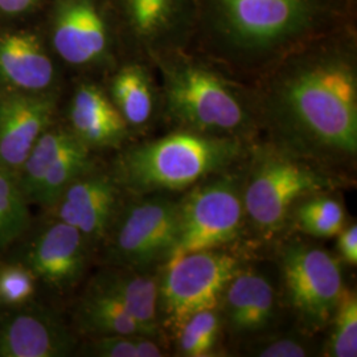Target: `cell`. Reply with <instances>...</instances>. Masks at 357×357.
Segmentation results:
<instances>
[{"label": "cell", "mask_w": 357, "mask_h": 357, "mask_svg": "<svg viewBox=\"0 0 357 357\" xmlns=\"http://www.w3.org/2000/svg\"><path fill=\"white\" fill-rule=\"evenodd\" d=\"M354 26L295 50L257 78L261 130L282 150L335 172L357 156Z\"/></svg>", "instance_id": "1"}, {"label": "cell", "mask_w": 357, "mask_h": 357, "mask_svg": "<svg viewBox=\"0 0 357 357\" xmlns=\"http://www.w3.org/2000/svg\"><path fill=\"white\" fill-rule=\"evenodd\" d=\"M352 26V0H197V54L233 77L265 73L289 53Z\"/></svg>", "instance_id": "2"}, {"label": "cell", "mask_w": 357, "mask_h": 357, "mask_svg": "<svg viewBox=\"0 0 357 357\" xmlns=\"http://www.w3.org/2000/svg\"><path fill=\"white\" fill-rule=\"evenodd\" d=\"M162 114L175 128L253 143L261 130L255 90L191 50L153 59Z\"/></svg>", "instance_id": "3"}, {"label": "cell", "mask_w": 357, "mask_h": 357, "mask_svg": "<svg viewBox=\"0 0 357 357\" xmlns=\"http://www.w3.org/2000/svg\"><path fill=\"white\" fill-rule=\"evenodd\" d=\"M253 143L175 128L126 147L112 171L131 196L188 191L205 178L237 166Z\"/></svg>", "instance_id": "4"}, {"label": "cell", "mask_w": 357, "mask_h": 357, "mask_svg": "<svg viewBox=\"0 0 357 357\" xmlns=\"http://www.w3.org/2000/svg\"><path fill=\"white\" fill-rule=\"evenodd\" d=\"M243 174L245 222L270 240L286 229L294 205L310 195L331 192L340 183L331 172L277 147L252 144Z\"/></svg>", "instance_id": "5"}, {"label": "cell", "mask_w": 357, "mask_h": 357, "mask_svg": "<svg viewBox=\"0 0 357 357\" xmlns=\"http://www.w3.org/2000/svg\"><path fill=\"white\" fill-rule=\"evenodd\" d=\"M183 193L178 196L175 243L166 265L188 253L234 243L246 225L243 174L238 168L205 178Z\"/></svg>", "instance_id": "6"}, {"label": "cell", "mask_w": 357, "mask_h": 357, "mask_svg": "<svg viewBox=\"0 0 357 357\" xmlns=\"http://www.w3.org/2000/svg\"><path fill=\"white\" fill-rule=\"evenodd\" d=\"M278 275L282 305L293 314L298 328L312 336L327 330L345 289L340 258L294 240L280 250Z\"/></svg>", "instance_id": "7"}, {"label": "cell", "mask_w": 357, "mask_h": 357, "mask_svg": "<svg viewBox=\"0 0 357 357\" xmlns=\"http://www.w3.org/2000/svg\"><path fill=\"white\" fill-rule=\"evenodd\" d=\"M243 261L224 249L180 257L159 268L158 317L162 332L174 333L193 314L218 308L222 293Z\"/></svg>", "instance_id": "8"}, {"label": "cell", "mask_w": 357, "mask_h": 357, "mask_svg": "<svg viewBox=\"0 0 357 357\" xmlns=\"http://www.w3.org/2000/svg\"><path fill=\"white\" fill-rule=\"evenodd\" d=\"M178 196L151 193L123 202L103 241L109 265L159 270L172 250L178 225Z\"/></svg>", "instance_id": "9"}, {"label": "cell", "mask_w": 357, "mask_h": 357, "mask_svg": "<svg viewBox=\"0 0 357 357\" xmlns=\"http://www.w3.org/2000/svg\"><path fill=\"white\" fill-rule=\"evenodd\" d=\"M135 60L149 64L172 52L191 50L197 0H114Z\"/></svg>", "instance_id": "10"}, {"label": "cell", "mask_w": 357, "mask_h": 357, "mask_svg": "<svg viewBox=\"0 0 357 357\" xmlns=\"http://www.w3.org/2000/svg\"><path fill=\"white\" fill-rule=\"evenodd\" d=\"M281 294L271 274L257 265H246L233 275L218 303L222 328L243 343L275 330Z\"/></svg>", "instance_id": "11"}, {"label": "cell", "mask_w": 357, "mask_h": 357, "mask_svg": "<svg viewBox=\"0 0 357 357\" xmlns=\"http://www.w3.org/2000/svg\"><path fill=\"white\" fill-rule=\"evenodd\" d=\"M122 193L112 172L96 165L75 178L50 206L54 218L79 230L89 243L103 241L123 204Z\"/></svg>", "instance_id": "12"}, {"label": "cell", "mask_w": 357, "mask_h": 357, "mask_svg": "<svg viewBox=\"0 0 357 357\" xmlns=\"http://www.w3.org/2000/svg\"><path fill=\"white\" fill-rule=\"evenodd\" d=\"M56 53L66 64L93 68L112 57V36L98 0H59L52 28Z\"/></svg>", "instance_id": "13"}, {"label": "cell", "mask_w": 357, "mask_h": 357, "mask_svg": "<svg viewBox=\"0 0 357 357\" xmlns=\"http://www.w3.org/2000/svg\"><path fill=\"white\" fill-rule=\"evenodd\" d=\"M56 112L51 93L11 90L0 96V168L17 178L28 153L50 128Z\"/></svg>", "instance_id": "14"}, {"label": "cell", "mask_w": 357, "mask_h": 357, "mask_svg": "<svg viewBox=\"0 0 357 357\" xmlns=\"http://www.w3.org/2000/svg\"><path fill=\"white\" fill-rule=\"evenodd\" d=\"M76 343L75 333L45 307H16L0 323L1 357L69 356Z\"/></svg>", "instance_id": "15"}, {"label": "cell", "mask_w": 357, "mask_h": 357, "mask_svg": "<svg viewBox=\"0 0 357 357\" xmlns=\"http://www.w3.org/2000/svg\"><path fill=\"white\" fill-rule=\"evenodd\" d=\"M89 245L79 230L53 218L32 245L28 253V266L38 280L57 290H68L85 273Z\"/></svg>", "instance_id": "16"}, {"label": "cell", "mask_w": 357, "mask_h": 357, "mask_svg": "<svg viewBox=\"0 0 357 357\" xmlns=\"http://www.w3.org/2000/svg\"><path fill=\"white\" fill-rule=\"evenodd\" d=\"M70 131L90 150L118 149L131 135L106 91L91 82L77 86L69 105Z\"/></svg>", "instance_id": "17"}, {"label": "cell", "mask_w": 357, "mask_h": 357, "mask_svg": "<svg viewBox=\"0 0 357 357\" xmlns=\"http://www.w3.org/2000/svg\"><path fill=\"white\" fill-rule=\"evenodd\" d=\"M159 270L109 265L93 280V289L112 296L126 308L146 335L162 340L158 317Z\"/></svg>", "instance_id": "18"}, {"label": "cell", "mask_w": 357, "mask_h": 357, "mask_svg": "<svg viewBox=\"0 0 357 357\" xmlns=\"http://www.w3.org/2000/svg\"><path fill=\"white\" fill-rule=\"evenodd\" d=\"M56 69L38 36L24 31L0 35V82L26 93H47Z\"/></svg>", "instance_id": "19"}, {"label": "cell", "mask_w": 357, "mask_h": 357, "mask_svg": "<svg viewBox=\"0 0 357 357\" xmlns=\"http://www.w3.org/2000/svg\"><path fill=\"white\" fill-rule=\"evenodd\" d=\"M109 97L131 132L150 130L162 114L160 88L151 64L142 60H131L116 69L110 81Z\"/></svg>", "instance_id": "20"}, {"label": "cell", "mask_w": 357, "mask_h": 357, "mask_svg": "<svg viewBox=\"0 0 357 357\" xmlns=\"http://www.w3.org/2000/svg\"><path fill=\"white\" fill-rule=\"evenodd\" d=\"M78 331L91 336L146 335L126 308L112 296L90 287L76 308ZM149 336V335H147Z\"/></svg>", "instance_id": "21"}, {"label": "cell", "mask_w": 357, "mask_h": 357, "mask_svg": "<svg viewBox=\"0 0 357 357\" xmlns=\"http://www.w3.org/2000/svg\"><path fill=\"white\" fill-rule=\"evenodd\" d=\"M290 222L307 236L335 238L347 225L344 205L331 192L314 193L294 205Z\"/></svg>", "instance_id": "22"}, {"label": "cell", "mask_w": 357, "mask_h": 357, "mask_svg": "<svg viewBox=\"0 0 357 357\" xmlns=\"http://www.w3.org/2000/svg\"><path fill=\"white\" fill-rule=\"evenodd\" d=\"M93 166L94 162L91 159V150L84 143L77 141L47 169L38 183V188L31 196V200L51 206L75 178Z\"/></svg>", "instance_id": "23"}, {"label": "cell", "mask_w": 357, "mask_h": 357, "mask_svg": "<svg viewBox=\"0 0 357 357\" xmlns=\"http://www.w3.org/2000/svg\"><path fill=\"white\" fill-rule=\"evenodd\" d=\"M222 321L217 308L199 311L184 320L175 335L176 355L183 357L220 356Z\"/></svg>", "instance_id": "24"}, {"label": "cell", "mask_w": 357, "mask_h": 357, "mask_svg": "<svg viewBox=\"0 0 357 357\" xmlns=\"http://www.w3.org/2000/svg\"><path fill=\"white\" fill-rule=\"evenodd\" d=\"M78 141L70 130L48 128L35 143L17 174V181L28 202L52 163Z\"/></svg>", "instance_id": "25"}, {"label": "cell", "mask_w": 357, "mask_h": 357, "mask_svg": "<svg viewBox=\"0 0 357 357\" xmlns=\"http://www.w3.org/2000/svg\"><path fill=\"white\" fill-rule=\"evenodd\" d=\"M327 328L331 331L321 348V356H357V296L354 290L345 287Z\"/></svg>", "instance_id": "26"}, {"label": "cell", "mask_w": 357, "mask_h": 357, "mask_svg": "<svg viewBox=\"0 0 357 357\" xmlns=\"http://www.w3.org/2000/svg\"><path fill=\"white\" fill-rule=\"evenodd\" d=\"M28 199L17 178L0 168V249L16 241L28 228Z\"/></svg>", "instance_id": "27"}, {"label": "cell", "mask_w": 357, "mask_h": 357, "mask_svg": "<svg viewBox=\"0 0 357 357\" xmlns=\"http://www.w3.org/2000/svg\"><path fill=\"white\" fill-rule=\"evenodd\" d=\"M312 335L296 331H271L243 343V355L257 357H308L318 355Z\"/></svg>", "instance_id": "28"}, {"label": "cell", "mask_w": 357, "mask_h": 357, "mask_svg": "<svg viewBox=\"0 0 357 357\" xmlns=\"http://www.w3.org/2000/svg\"><path fill=\"white\" fill-rule=\"evenodd\" d=\"M38 277L28 265H0V305L19 307L32 301L36 293Z\"/></svg>", "instance_id": "29"}, {"label": "cell", "mask_w": 357, "mask_h": 357, "mask_svg": "<svg viewBox=\"0 0 357 357\" xmlns=\"http://www.w3.org/2000/svg\"><path fill=\"white\" fill-rule=\"evenodd\" d=\"M88 352L98 357H138L135 335L91 336Z\"/></svg>", "instance_id": "30"}, {"label": "cell", "mask_w": 357, "mask_h": 357, "mask_svg": "<svg viewBox=\"0 0 357 357\" xmlns=\"http://www.w3.org/2000/svg\"><path fill=\"white\" fill-rule=\"evenodd\" d=\"M336 249L340 257L347 265L355 268L357 265V225L356 222L345 225L336 237Z\"/></svg>", "instance_id": "31"}, {"label": "cell", "mask_w": 357, "mask_h": 357, "mask_svg": "<svg viewBox=\"0 0 357 357\" xmlns=\"http://www.w3.org/2000/svg\"><path fill=\"white\" fill-rule=\"evenodd\" d=\"M135 347L138 357L168 356L166 349L162 345V340L147 335H135Z\"/></svg>", "instance_id": "32"}, {"label": "cell", "mask_w": 357, "mask_h": 357, "mask_svg": "<svg viewBox=\"0 0 357 357\" xmlns=\"http://www.w3.org/2000/svg\"><path fill=\"white\" fill-rule=\"evenodd\" d=\"M38 0H0V11L7 15H20L32 8Z\"/></svg>", "instance_id": "33"}]
</instances>
